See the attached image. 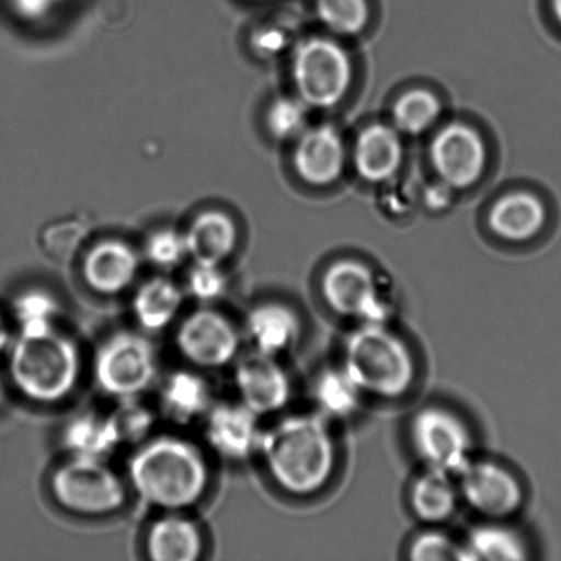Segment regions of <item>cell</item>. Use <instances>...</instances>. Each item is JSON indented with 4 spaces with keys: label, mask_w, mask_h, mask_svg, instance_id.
Instances as JSON below:
<instances>
[{
    "label": "cell",
    "mask_w": 561,
    "mask_h": 561,
    "mask_svg": "<svg viewBox=\"0 0 561 561\" xmlns=\"http://www.w3.org/2000/svg\"><path fill=\"white\" fill-rule=\"evenodd\" d=\"M205 450L179 434H157L137 445L126 463L130 492L162 511H185L205 499L211 485Z\"/></svg>",
    "instance_id": "7a4b0ae2"
},
{
    "label": "cell",
    "mask_w": 561,
    "mask_h": 561,
    "mask_svg": "<svg viewBox=\"0 0 561 561\" xmlns=\"http://www.w3.org/2000/svg\"><path fill=\"white\" fill-rule=\"evenodd\" d=\"M547 221V210L537 196L518 192L500 199L494 205L489 225L494 233L508 241H526L541 232Z\"/></svg>",
    "instance_id": "484cf974"
},
{
    "label": "cell",
    "mask_w": 561,
    "mask_h": 561,
    "mask_svg": "<svg viewBox=\"0 0 561 561\" xmlns=\"http://www.w3.org/2000/svg\"><path fill=\"white\" fill-rule=\"evenodd\" d=\"M307 104L301 99L280 98L267 113V128L278 140H290L306 131Z\"/></svg>",
    "instance_id": "e575fe53"
},
{
    "label": "cell",
    "mask_w": 561,
    "mask_h": 561,
    "mask_svg": "<svg viewBox=\"0 0 561 561\" xmlns=\"http://www.w3.org/2000/svg\"><path fill=\"white\" fill-rule=\"evenodd\" d=\"M11 343H13V337H11L9 323L5 321L2 313H0V354L8 352Z\"/></svg>",
    "instance_id": "f35d334b"
},
{
    "label": "cell",
    "mask_w": 561,
    "mask_h": 561,
    "mask_svg": "<svg viewBox=\"0 0 561 561\" xmlns=\"http://www.w3.org/2000/svg\"><path fill=\"white\" fill-rule=\"evenodd\" d=\"M469 561H520L529 558V547L508 520H482L463 538Z\"/></svg>",
    "instance_id": "4316f807"
},
{
    "label": "cell",
    "mask_w": 561,
    "mask_h": 561,
    "mask_svg": "<svg viewBox=\"0 0 561 561\" xmlns=\"http://www.w3.org/2000/svg\"><path fill=\"white\" fill-rule=\"evenodd\" d=\"M313 411L334 423L351 421L360 414L367 398L340 365L322 368L312 379Z\"/></svg>",
    "instance_id": "7402d4cb"
},
{
    "label": "cell",
    "mask_w": 561,
    "mask_h": 561,
    "mask_svg": "<svg viewBox=\"0 0 561 561\" xmlns=\"http://www.w3.org/2000/svg\"><path fill=\"white\" fill-rule=\"evenodd\" d=\"M115 407L108 411L114 431L117 433L121 448L137 447L153 436L158 412L142 403L141 399L115 401Z\"/></svg>",
    "instance_id": "f1b7e54d"
},
{
    "label": "cell",
    "mask_w": 561,
    "mask_h": 561,
    "mask_svg": "<svg viewBox=\"0 0 561 561\" xmlns=\"http://www.w3.org/2000/svg\"><path fill=\"white\" fill-rule=\"evenodd\" d=\"M243 330L214 306H197L175 323L174 346L186 366L202 371L233 366L241 355Z\"/></svg>",
    "instance_id": "ba28073f"
},
{
    "label": "cell",
    "mask_w": 561,
    "mask_h": 561,
    "mask_svg": "<svg viewBox=\"0 0 561 561\" xmlns=\"http://www.w3.org/2000/svg\"><path fill=\"white\" fill-rule=\"evenodd\" d=\"M409 438L422 467L453 474L476 456V439L469 423L444 405H426L411 417Z\"/></svg>",
    "instance_id": "9c48e42d"
},
{
    "label": "cell",
    "mask_w": 561,
    "mask_h": 561,
    "mask_svg": "<svg viewBox=\"0 0 561 561\" xmlns=\"http://www.w3.org/2000/svg\"><path fill=\"white\" fill-rule=\"evenodd\" d=\"M403 159L399 130L387 125H371L357 137L355 164L363 179L371 183L392 178Z\"/></svg>",
    "instance_id": "d4e9b609"
},
{
    "label": "cell",
    "mask_w": 561,
    "mask_h": 561,
    "mask_svg": "<svg viewBox=\"0 0 561 561\" xmlns=\"http://www.w3.org/2000/svg\"><path fill=\"white\" fill-rule=\"evenodd\" d=\"M9 377L22 398L37 405L64 403L79 387V344L62 330L25 337L16 335L8 351Z\"/></svg>",
    "instance_id": "277c9868"
},
{
    "label": "cell",
    "mask_w": 561,
    "mask_h": 561,
    "mask_svg": "<svg viewBox=\"0 0 561 561\" xmlns=\"http://www.w3.org/2000/svg\"><path fill=\"white\" fill-rule=\"evenodd\" d=\"M4 378L2 376V374H0V403H2L3 401V398H4Z\"/></svg>",
    "instance_id": "60d3db41"
},
{
    "label": "cell",
    "mask_w": 561,
    "mask_h": 561,
    "mask_svg": "<svg viewBox=\"0 0 561 561\" xmlns=\"http://www.w3.org/2000/svg\"><path fill=\"white\" fill-rule=\"evenodd\" d=\"M434 169L449 188H467L481 178L485 168V146L470 126H445L431 147Z\"/></svg>",
    "instance_id": "5bb4252c"
},
{
    "label": "cell",
    "mask_w": 561,
    "mask_h": 561,
    "mask_svg": "<svg viewBox=\"0 0 561 561\" xmlns=\"http://www.w3.org/2000/svg\"><path fill=\"white\" fill-rule=\"evenodd\" d=\"M185 300L183 285L167 276L151 277L136 286L131 316L141 332L161 333L179 322Z\"/></svg>",
    "instance_id": "ffe728a7"
},
{
    "label": "cell",
    "mask_w": 561,
    "mask_h": 561,
    "mask_svg": "<svg viewBox=\"0 0 561 561\" xmlns=\"http://www.w3.org/2000/svg\"><path fill=\"white\" fill-rule=\"evenodd\" d=\"M407 502L411 513L425 526L448 524L463 507L458 477L453 472L422 467L411 481Z\"/></svg>",
    "instance_id": "ac0fdd59"
},
{
    "label": "cell",
    "mask_w": 561,
    "mask_h": 561,
    "mask_svg": "<svg viewBox=\"0 0 561 561\" xmlns=\"http://www.w3.org/2000/svg\"><path fill=\"white\" fill-rule=\"evenodd\" d=\"M145 257L158 271H175L190 257L185 234L174 229L157 230L146 241Z\"/></svg>",
    "instance_id": "836d02e7"
},
{
    "label": "cell",
    "mask_w": 561,
    "mask_h": 561,
    "mask_svg": "<svg viewBox=\"0 0 561 561\" xmlns=\"http://www.w3.org/2000/svg\"><path fill=\"white\" fill-rule=\"evenodd\" d=\"M552 9L554 15H557V19L561 24V0H552Z\"/></svg>",
    "instance_id": "ab89813d"
},
{
    "label": "cell",
    "mask_w": 561,
    "mask_h": 561,
    "mask_svg": "<svg viewBox=\"0 0 561 561\" xmlns=\"http://www.w3.org/2000/svg\"><path fill=\"white\" fill-rule=\"evenodd\" d=\"M157 387L158 415L179 427L202 423L217 401L206 371L190 366L168 373Z\"/></svg>",
    "instance_id": "9a60e30c"
},
{
    "label": "cell",
    "mask_w": 561,
    "mask_h": 561,
    "mask_svg": "<svg viewBox=\"0 0 561 561\" xmlns=\"http://www.w3.org/2000/svg\"><path fill=\"white\" fill-rule=\"evenodd\" d=\"M60 445L68 456L106 460L121 448L108 412L93 410L81 411L66 421Z\"/></svg>",
    "instance_id": "cb8c5ba5"
},
{
    "label": "cell",
    "mask_w": 561,
    "mask_h": 561,
    "mask_svg": "<svg viewBox=\"0 0 561 561\" xmlns=\"http://www.w3.org/2000/svg\"><path fill=\"white\" fill-rule=\"evenodd\" d=\"M241 330L251 351L283 359L300 343L302 322L285 301L263 300L247 312Z\"/></svg>",
    "instance_id": "2e32d148"
},
{
    "label": "cell",
    "mask_w": 561,
    "mask_h": 561,
    "mask_svg": "<svg viewBox=\"0 0 561 561\" xmlns=\"http://www.w3.org/2000/svg\"><path fill=\"white\" fill-rule=\"evenodd\" d=\"M181 285L186 299L197 306H216L228 294L229 278L222 266L194 262Z\"/></svg>",
    "instance_id": "1f68e13d"
},
{
    "label": "cell",
    "mask_w": 561,
    "mask_h": 561,
    "mask_svg": "<svg viewBox=\"0 0 561 561\" xmlns=\"http://www.w3.org/2000/svg\"><path fill=\"white\" fill-rule=\"evenodd\" d=\"M456 477L465 507L483 520H510L524 507V483L502 461L476 455Z\"/></svg>",
    "instance_id": "30bf717a"
},
{
    "label": "cell",
    "mask_w": 561,
    "mask_h": 561,
    "mask_svg": "<svg viewBox=\"0 0 561 561\" xmlns=\"http://www.w3.org/2000/svg\"><path fill=\"white\" fill-rule=\"evenodd\" d=\"M442 107L432 92L414 90L404 93L393 110L394 128L405 135H421L436 123Z\"/></svg>",
    "instance_id": "f546056e"
},
{
    "label": "cell",
    "mask_w": 561,
    "mask_h": 561,
    "mask_svg": "<svg viewBox=\"0 0 561 561\" xmlns=\"http://www.w3.org/2000/svg\"><path fill=\"white\" fill-rule=\"evenodd\" d=\"M407 558L416 561H469L463 540L449 535L442 526H426L416 533L407 546Z\"/></svg>",
    "instance_id": "4dcf8cb0"
},
{
    "label": "cell",
    "mask_w": 561,
    "mask_h": 561,
    "mask_svg": "<svg viewBox=\"0 0 561 561\" xmlns=\"http://www.w3.org/2000/svg\"><path fill=\"white\" fill-rule=\"evenodd\" d=\"M60 306L57 297L44 289H26L11 301V319L19 335L33 337L57 329Z\"/></svg>",
    "instance_id": "83f0119b"
},
{
    "label": "cell",
    "mask_w": 561,
    "mask_h": 561,
    "mask_svg": "<svg viewBox=\"0 0 561 561\" xmlns=\"http://www.w3.org/2000/svg\"><path fill=\"white\" fill-rule=\"evenodd\" d=\"M92 378L99 392L110 399H141L159 381L156 345L141 330L108 334L93 354Z\"/></svg>",
    "instance_id": "8992f818"
},
{
    "label": "cell",
    "mask_w": 561,
    "mask_h": 561,
    "mask_svg": "<svg viewBox=\"0 0 561 561\" xmlns=\"http://www.w3.org/2000/svg\"><path fill=\"white\" fill-rule=\"evenodd\" d=\"M140 255L134 247L118 239L93 244L81 263L84 283L101 296H118L136 285L140 272Z\"/></svg>",
    "instance_id": "e0dca14e"
},
{
    "label": "cell",
    "mask_w": 561,
    "mask_h": 561,
    "mask_svg": "<svg viewBox=\"0 0 561 561\" xmlns=\"http://www.w3.org/2000/svg\"><path fill=\"white\" fill-rule=\"evenodd\" d=\"M318 15L330 31L356 35L368 21L366 0H317Z\"/></svg>",
    "instance_id": "d6a6232c"
},
{
    "label": "cell",
    "mask_w": 561,
    "mask_h": 561,
    "mask_svg": "<svg viewBox=\"0 0 561 561\" xmlns=\"http://www.w3.org/2000/svg\"><path fill=\"white\" fill-rule=\"evenodd\" d=\"M82 241V232L79 228L64 225L48 230L44 238V250L53 260L58 262H70L79 252Z\"/></svg>",
    "instance_id": "d590c367"
},
{
    "label": "cell",
    "mask_w": 561,
    "mask_h": 561,
    "mask_svg": "<svg viewBox=\"0 0 561 561\" xmlns=\"http://www.w3.org/2000/svg\"><path fill=\"white\" fill-rule=\"evenodd\" d=\"M344 146L332 126L308 129L299 137L295 167L300 178L312 185H328L339 179L344 168Z\"/></svg>",
    "instance_id": "44dd1931"
},
{
    "label": "cell",
    "mask_w": 561,
    "mask_h": 561,
    "mask_svg": "<svg viewBox=\"0 0 561 561\" xmlns=\"http://www.w3.org/2000/svg\"><path fill=\"white\" fill-rule=\"evenodd\" d=\"M319 289L330 311L355 324L393 323L399 311L393 285L362 262L334 263L324 272Z\"/></svg>",
    "instance_id": "52a82bcc"
},
{
    "label": "cell",
    "mask_w": 561,
    "mask_h": 561,
    "mask_svg": "<svg viewBox=\"0 0 561 561\" xmlns=\"http://www.w3.org/2000/svg\"><path fill=\"white\" fill-rule=\"evenodd\" d=\"M58 0H11L13 8L27 20L41 19L57 4Z\"/></svg>",
    "instance_id": "8d00e7d4"
},
{
    "label": "cell",
    "mask_w": 561,
    "mask_h": 561,
    "mask_svg": "<svg viewBox=\"0 0 561 561\" xmlns=\"http://www.w3.org/2000/svg\"><path fill=\"white\" fill-rule=\"evenodd\" d=\"M238 401L260 417L280 415L294 398V381L283 359L251 351L233 363Z\"/></svg>",
    "instance_id": "7c38bea8"
},
{
    "label": "cell",
    "mask_w": 561,
    "mask_h": 561,
    "mask_svg": "<svg viewBox=\"0 0 561 561\" xmlns=\"http://www.w3.org/2000/svg\"><path fill=\"white\" fill-rule=\"evenodd\" d=\"M340 365L367 400L404 399L420 377L414 348L393 323L355 324L341 348Z\"/></svg>",
    "instance_id": "3957f363"
},
{
    "label": "cell",
    "mask_w": 561,
    "mask_h": 561,
    "mask_svg": "<svg viewBox=\"0 0 561 561\" xmlns=\"http://www.w3.org/2000/svg\"><path fill=\"white\" fill-rule=\"evenodd\" d=\"M352 68L348 55L329 38H310L297 48L294 79L307 106L328 108L348 91Z\"/></svg>",
    "instance_id": "8fae6325"
},
{
    "label": "cell",
    "mask_w": 561,
    "mask_h": 561,
    "mask_svg": "<svg viewBox=\"0 0 561 561\" xmlns=\"http://www.w3.org/2000/svg\"><path fill=\"white\" fill-rule=\"evenodd\" d=\"M206 549L205 535L185 511H167L148 526L145 551L153 561H197Z\"/></svg>",
    "instance_id": "d6986e66"
},
{
    "label": "cell",
    "mask_w": 561,
    "mask_h": 561,
    "mask_svg": "<svg viewBox=\"0 0 561 561\" xmlns=\"http://www.w3.org/2000/svg\"><path fill=\"white\" fill-rule=\"evenodd\" d=\"M333 426L312 410L280 414L263 428L257 458L280 492L311 497L329 486L339 466Z\"/></svg>",
    "instance_id": "6da1fadb"
},
{
    "label": "cell",
    "mask_w": 561,
    "mask_h": 561,
    "mask_svg": "<svg viewBox=\"0 0 561 561\" xmlns=\"http://www.w3.org/2000/svg\"><path fill=\"white\" fill-rule=\"evenodd\" d=\"M262 417L240 401H216L202 421L203 437L214 455L230 463L257 456L262 442Z\"/></svg>",
    "instance_id": "4fadbf2b"
},
{
    "label": "cell",
    "mask_w": 561,
    "mask_h": 561,
    "mask_svg": "<svg viewBox=\"0 0 561 561\" xmlns=\"http://www.w3.org/2000/svg\"><path fill=\"white\" fill-rule=\"evenodd\" d=\"M280 35L277 32L268 31L262 32L261 35L256 36V47L262 51H276L280 44Z\"/></svg>",
    "instance_id": "74e56055"
},
{
    "label": "cell",
    "mask_w": 561,
    "mask_h": 561,
    "mask_svg": "<svg viewBox=\"0 0 561 561\" xmlns=\"http://www.w3.org/2000/svg\"><path fill=\"white\" fill-rule=\"evenodd\" d=\"M185 240L192 261L219 265L232 257L239 245V230L227 213L203 211L191 222Z\"/></svg>",
    "instance_id": "603a6c76"
},
{
    "label": "cell",
    "mask_w": 561,
    "mask_h": 561,
    "mask_svg": "<svg viewBox=\"0 0 561 561\" xmlns=\"http://www.w3.org/2000/svg\"><path fill=\"white\" fill-rule=\"evenodd\" d=\"M49 493L66 513L81 518H106L128 503L130 488L126 477L106 459L68 456L49 476Z\"/></svg>",
    "instance_id": "5b68a950"
}]
</instances>
